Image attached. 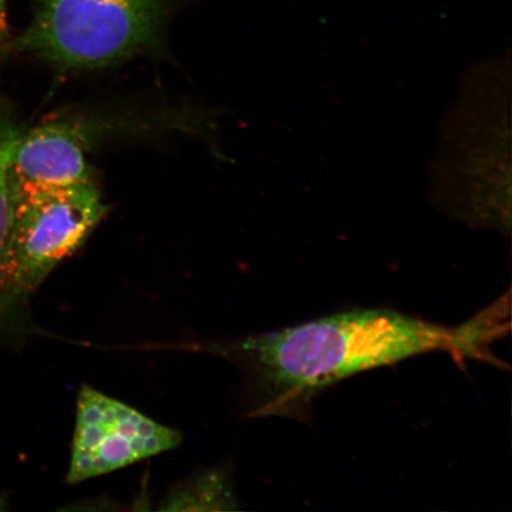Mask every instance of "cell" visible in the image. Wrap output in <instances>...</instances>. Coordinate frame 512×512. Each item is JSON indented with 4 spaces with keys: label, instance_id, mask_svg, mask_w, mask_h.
Returning a JSON list of instances; mask_svg holds the SVG:
<instances>
[{
    "label": "cell",
    "instance_id": "obj_7",
    "mask_svg": "<svg viewBox=\"0 0 512 512\" xmlns=\"http://www.w3.org/2000/svg\"><path fill=\"white\" fill-rule=\"evenodd\" d=\"M215 504L216 509H236V501L226 480L209 475L198 478L168 499L166 510L187 509L189 504Z\"/></svg>",
    "mask_w": 512,
    "mask_h": 512
},
{
    "label": "cell",
    "instance_id": "obj_6",
    "mask_svg": "<svg viewBox=\"0 0 512 512\" xmlns=\"http://www.w3.org/2000/svg\"><path fill=\"white\" fill-rule=\"evenodd\" d=\"M21 134L22 131L10 114H0V252L14 219L15 203L11 189L10 166Z\"/></svg>",
    "mask_w": 512,
    "mask_h": 512
},
{
    "label": "cell",
    "instance_id": "obj_5",
    "mask_svg": "<svg viewBox=\"0 0 512 512\" xmlns=\"http://www.w3.org/2000/svg\"><path fill=\"white\" fill-rule=\"evenodd\" d=\"M87 145L88 132L76 121H49L22 133L10 166L14 203L43 192L94 183Z\"/></svg>",
    "mask_w": 512,
    "mask_h": 512
},
{
    "label": "cell",
    "instance_id": "obj_3",
    "mask_svg": "<svg viewBox=\"0 0 512 512\" xmlns=\"http://www.w3.org/2000/svg\"><path fill=\"white\" fill-rule=\"evenodd\" d=\"M107 208L94 183L18 201L0 252V326L87 241Z\"/></svg>",
    "mask_w": 512,
    "mask_h": 512
},
{
    "label": "cell",
    "instance_id": "obj_2",
    "mask_svg": "<svg viewBox=\"0 0 512 512\" xmlns=\"http://www.w3.org/2000/svg\"><path fill=\"white\" fill-rule=\"evenodd\" d=\"M174 0H38L11 47L62 70L110 66L155 47Z\"/></svg>",
    "mask_w": 512,
    "mask_h": 512
},
{
    "label": "cell",
    "instance_id": "obj_1",
    "mask_svg": "<svg viewBox=\"0 0 512 512\" xmlns=\"http://www.w3.org/2000/svg\"><path fill=\"white\" fill-rule=\"evenodd\" d=\"M507 303L502 298L456 328L390 310H352L249 336L224 351L247 370L254 384L259 398L254 414L303 418L326 388L428 352L502 367L489 343L502 335L507 324L503 323Z\"/></svg>",
    "mask_w": 512,
    "mask_h": 512
},
{
    "label": "cell",
    "instance_id": "obj_4",
    "mask_svg": "<svg viewBox=\"0 0 512 512\" xmlns=\"http://www.w3.org/2000/svg\"><path fill=\"white\" fill-rule=\"evenodd\" d=\"M182 437L149 416L83 386L76 405L68 483L107 475L174 450Z\"/></svg>",
    "mask_w": 512,
    "mask_h": 512
},
{
    "label": "cell",
    "instance_id": "obj_8",
    "mask_svg": "<svg viewBox=\"0 0 512 512\" xmlns=\"http://www.w3.org/2000/svg\"><path fill=\"white\" fill-rule=\"evenodd\" d=\"M6 0H0V38H3L8 31V22H6Z\"/></svg>",
    "mask_w": 512,
    "mask_h": 512
}]
</instances>
